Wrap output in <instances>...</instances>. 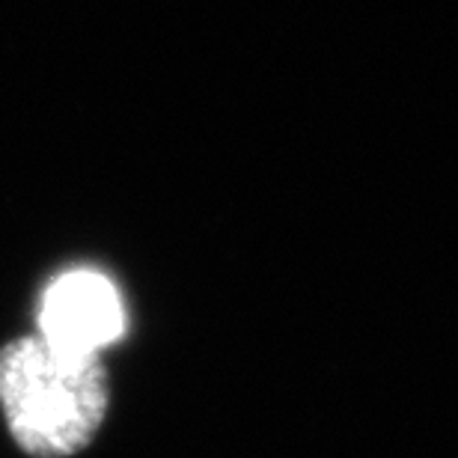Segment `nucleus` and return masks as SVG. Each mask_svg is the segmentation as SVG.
Returning <instances> with one entry per match:
<instances>
[{"label": "nucleus", "mask_w": 458, "mask_h": 458, "mask_svg": "<svg viewBox=\"0 0 458 458\" xmlns=\"http://www.w3.org/2000/svg\"><path fill=\"white\" fill-rule=\"evenodd\" d=\"M111 408L102 357L72 354L39 334L0 348V411L13 441L33 458L87 450Z\"/></svg>", "instance_id": "nucleus-1"}, {"label": "nucleus", "mask_w": 458, "mask_h": 458, "mask_svg": "<svg viewBox=\"0 0 458 458\" xmlns=\"http://www.w3.org/2000/svg\"><path fill=\"white\" fill-rule=\"evenodd\" d=\"M123 292L105 271L75 265L54 274L36 304V334L72 354L102 357L125 336Z\"/></svg>", "instance_id": "nucleus-2"}]
</instances>
